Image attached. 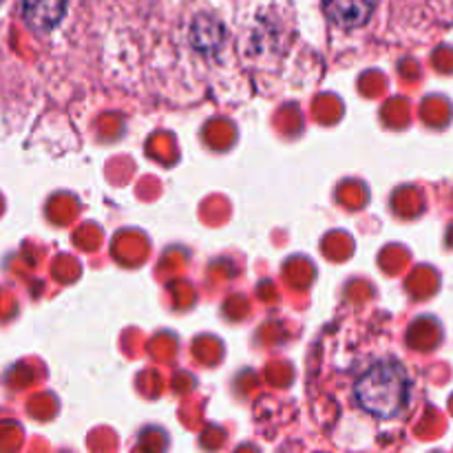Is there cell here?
Listing matches in <instances>:
<instances>
[{
	"label": "cell",
	"instance_id": "6da1fadb",
	"mask_svg": "<svg viewBox=\"0 0 453 453\" xmlns=\"http://www.w3.org/2000/svg\"><path fill=\"white\" fill-rule=\"evenodd\" d=\"M357 401L367 414L376 418H394L401 414L410 398V379L405 370L394 361H383L372 365L358 379Z\"/></svg>",
	"mask_w": 453,
	"mask_h": 453
},
{
	"label": "cell",
	"instance_id": "7a4b0ae2",
	"mask_svg": "<svg viewBox=\"0 0 453 453\" xmlns=\"http://www.w3.org/2000/svg\"><path fill=\"white\" fill-rule=\"evenodd\" d=\"M66 0H22L25 22L35 31H49L62 20Z\"/></svg>",
	"mask_w": 453,
	"mask_h": 453
},
{
	"label": "cell",
	"instance_id": "3957f363",
	"mask_svg": "<svg viewBox=\"0 0 453 453\" xmlns=\"http://www.w3.org/2000/svg\"><path fill=\"white\" fill-rule=\"evenodd\" d=\"M374 0H327V13L341 27H361L370 20Z\"/></svg>",
	"mask_w": 453,
	"mask_h": 453
}]
</instances>
